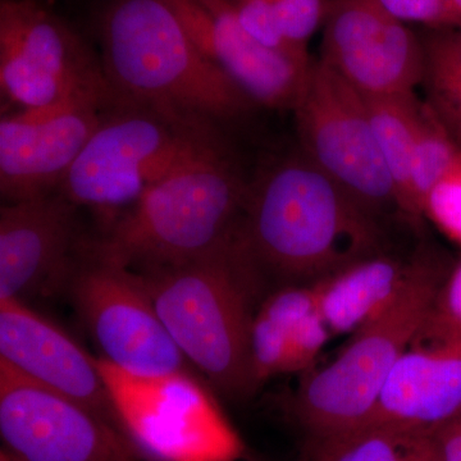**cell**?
Returning a JSON list of instances; mask_svg holds the SVG:
<instances>
[{
	"instance_id": "obj_10",
	"label": "cell",
	"mask_w": 461,
	"mask_h": 461,
	"mask_svg": "<svg viewBox=\"0 0 461 461\" xmlns=\"http://www.w3.org/2000/svg\"><path fill=\"white\" fill-rule=\"evenodd\" d=\"M67 287L103 359L148 377L189 372L138 273L93 256L84 245Z\"/></svg>"
},
{
	"instance_id": "obj_19",
	"label": "cell",
	"mask_w": 461,
	"mask_h": 461,
	"mask_svg": "<svg viewBox=\"0 0 461 461\" xmlns=\"http://www.w3.org/2000/svg\"><path fill=\"white\" fill-rule=\"evenodd\" d=\"M393 256L390 251L353 264L314 285L318 306L330 336L362 329L400 293L420 259Z\"/></svg>"
},
{
	"instance_id": "obj_30",
	"label": "cell",
	"mask_w": 461,
	"mask_h": 461,
	"mask_svg": "<svg viewBox=\"0 0 461 461\" xmlns=\"http://www.w3.org/2000/svg\"><path fill=\"white\" fill-rule=\"evenodd\" d=\"M2 461H16L14 459H12L11 456H9V455L5 454V453H2Z\"/></svg>"
},
{
	"instance_id": "obj_4",
	"label": "cell",
	"mask_w": 461,
	"mask_h": 461,
	"mask_svg": "<svg viewBox=\"0 0 461 461\" xmlns=\"http://www.w3.org/2000/svg\"><path fill=\"white\" fill-rule=\"evenodd\" d=\"M224 142L208 118L115 98L57 191L107 230L158 182Z\"/></svg>"
},
{
	"instance_id": "obj_18",
	"label": "cell",
	"mask_w": 461,
	"mask_h": 461,
	"mask_svg": "<svg viewBox=\"0 0 461 461\" xmlns=\"http://www.w3.org/2000/svg\"><path fill=\"white\" fill-rule=\"evenodd\" d=\"M330 338L314 285L278 288L264 300L251 323L256 384L260 387L282 373L308 371Z\"/></svg>"
},
{
	"instance_id": "obj_28",
	"label": "cell",
	"mask_w": 461,
	"mask_h": 461,
	"mask_svg": "<svg viewBox=\"0 0 461 461\" xmlns=\"http://www.w3.org/2000/svg\"><path fill=\"white\" fill-rule=\"evenodd\" d=\"M439 461H461V414L433 433Z\"/></svg>"
},
{
	"instance_id": "obj_5",
	"label": "cell",
	"mask_w": 461,
	"mask_h": 461,
	"mask_svg": "<svg viewBox=\"0 0 461 461\" xmlns=\"http://www.w3.org/2000/svg\"><path fill=\"white\" fill-rule=\"evenodd\" d=\"M138 275L187 362L230 399L250 396L258 388L251 359L256 314L251 306L262 285L239 238L202 259Z\"/></svg>"
},
{
	"instance_id": "obj_24",
	"label": "cell",
	"mask_w": 461,
	"mask_h": 461,
	"mask_svg": "<svg viewBox=\"0 0 461 461\" xmlns=\"http://www.w3.org/2000/svg\"><path fill=\"white\" fill-rule=\"evenodd\" d=\"M461 339V260L442 282L429 315L412 341L446 342Z\"/></svg>"
},
{
	"instance_id": "obj_23",
	"label": "cell",
	"mask_w": 461,
	"mask_h": 461,
	"mask_svg": "<svg viewBox=\"0 0 461 461\" xmlns=\"http://www.w3.org/2000/svg\"><path fill=\"white\" fill-rule=\"evenodd\" d=\"M460 154L459 145L423 102L411 169L412 205L418 217L424 215V202L429 191L453 168Z\"/></svg>"
},
{
	"instance_id": "obj_3",
	"label": "cell",
	"mask_w": 461,
	"mask_h": 461,
	"mask_svg": "<svg viewBox=\"0 0 461 461\" xmlns=\"http://www.w3.org/2000/svg\"><path fill=\"white\" fill-rule=\"evenodd\" d=\"M115 98L230 122L258 107L196 47L167 0H112L99 21Z\"/></svg>"
},
{
	"instance_id": "obj_15",
	"label": "cell",
	"mask_w": 461,
	"mask_h": 461,
	"mask_svg": "<svg viewBox=\"0 0 461 461\" xmlns=\"http://www.w3.org/2000/svg\"><path fill=\"white\" fill-rule=\"evenodd\" d=\"M113 103L5 114L0 121V193L5 202L56 193Z\"/></svg>"
},
{
	"instance_id": "obj_1",
	"label": "cell",
	"mask_w": 461,
	"mask_h": 461,
	"mask_svg": "<svg viewBox=\"0 0 461 461\" xmlns=\"http://www.w3.org/2000/svg\"><path fill=\"white\" fill-rule=\"evenodd\" d=\"M386 224L299 150L249 180L239 242L260 285L309 286L388 251Z\"/></svg>"
},
{
	"instance_id": "obj_13",
	"label": "cell",
	"mask_w": 461,
	"mask_h": 461,
	"mask_svg": "<svg viewBox=\"0 0 461 461\" xmlns=\"http://www.w3.org/2000/svg\"><path fill=\"white\" fill-rule=\"evenodd\" d=\"M78 206L62 194L5 203L0 209V300L67 287L83 254Z\"/></svg>"
},
{
	"instance_id": "obj_17",
	"label": "cell",
	"mask_w": 461,
	"mask_h": 461,
	"mask_svg": "<svg viewBox=\"0 0 461 461\" xmlns=\"http://www.w3.org/2000/svg\"><path fill=\"white\" fill-rule=\"evenodd\" d=\"M461 414V339L411 341L390 372L369 423L433 435Z\"/></svg>"
},
{
	"instance_id": "obj_12",
	"label": "cell",
	"mask_w": 461,
	"mask_h": 461,
	"mask_svg": "<svg viewBox=\"0 0 461 461\" xmlns=\"http://www.w3.org/2000/svg\"><path fill=\"white\" fill-rule=\"evenodd\" d=\"M321 62L363 96L415 93L423 77L420 36L363 0H326Z\"/></svg>"
},
{
	"instance_id": "obj_6",
	"label": "cell",
	"mask_w": 461,
	"mask_h": 461,
	"mask_svg": "<svg viewBox=\"0 0 461 461\" xmlns=\"http://www.w3.org/2000/svg\"><path fill=\"white\" fill-rule=\"evenodd\" d=\"M441 285L435 258L420 253L395 299L353 333L332 363L305 375L293 411L306 435L369 423L388 375L426 321Z\"/></svg>"
},
{
	"instance_id": "obj_2",
	"label": "cell",
	"mask_w": 461,
	"mask_h": 461,
	"mask_svg": "<svg viewBox=\"0 0 461 461\" xmlns=\"http://www.w3.org/2000/svg\"><path fill=\"white\" fill-rule=\"evenodd\" d=\"M249 180L230 142L182 167L145 194L87 251L145 273L202 259L239 235Z\"/></svg>"
},
{
	"instance_id": "obj_26",
	"label": "cell",
	"mask_w": 461,
	"mask_h": 461,
	"mask_svg": "<svg viewBox=\"0 0 461 461\" xmlns=\"http://www.w3.org/2000/svg\"><path fill=\"white\" fill-rule=\"evenodd\" d=\"M423 214L461 245V154L424 202Z\"/></svg>"
},
{
	"instance_id": "obj_11",
	"label": "cell",
	"mask_w": 461,
	"mask_h": 461,
	"mask_svg": "<svg viewBox=\"0 0 461 461\" xmlns=\"http://www.w3.org/2000/svg\"><path fill=\"white\" fill-rule=\"evenodd\" d=\"M2 453L16 461H139L117 427L0 362Z\"/></svg>"
},
{
	"instance_id": "obj_9",
	"label": "cell",
	"mask_w": 461,
	"mask_h": 461,
	"mask_svg": "<svg viewBox=\"0 0 461 461\" xmlns=\"http://www.w3.org/2000/svg\"><path fill=\"white\" fill-rule=\"evenodd\" d=\"M293 112L304 156L373 217L408 222L362 94L314 60Z\"/></svg>"
},
{
	"instance_id": "obj_21",
	"label": "cell",
	"mask_w": 461,
	"mask_h": 461,
	"mask_svg": "<svg viewBox=\"0 0 461 461\" xmlns=\"http://www.w3.org/2000/svg\"><path fill=\"white\" fill-rule=\"evenodd\" d=\"M363 98L388 171L395 182L403 215L417 226L420 218L412 205L411 169L423 102L415 93Z\"/></svg>"
},
{
	"instance_id": "obj_29",
	"label": "cell",
	"mask_w": 461,
	"mask_h": 461,
	"mask_svg": "<svg viewBox=\"0 0 461 461\" xmlns=\"http://www.w3.org/2000/svg\"><path fill=\"white\" fill-rule=\"evenodd\" d=\"M446 29L461 32V0H446Z\"/></svg>"
},
{
	"instance_id": "obj_22",
	"label": "cell",
	"mask_w": 461,
	"mask_h": 461,
	"mask_svg": "<svg viewBox=\"0 0 461 461\" xmlns=\"http://www.w3.org/2000/svg\"><path fill=\"white\" fill-rule=\"evenodd\" d=\"M420 38L424 103L461 148V32L429 29Z\"/></svg>"
},
{
	"instance_id": "obj_16",
	"label": "cell",
	"mask_w": 461,
	"mask_h": 461,
	"mask_svg": "<svg viewBox=\"0 0 461 461\" xmlns=\"http://www.w3.org/2000/svg\"><path fill=\"white\" fill-rule=\"evenodd\" d=\"M0 362L83 403L118 429L98 359L25 303L0 300Z\"/></svg>"
},
{
	"instance_id": "obj_20",
	"label": "cell",
	"mask_w": 461,
	"mask_h": 461,
	"mask_svg": "<svg viewBox=\"0 0 461 461\" xmlns=\"http://www.w3.org/2000/svg\"><path fill=\"white\" fill-rule=\"evenodd\" d=\"M302 461H439L429 433L390 424L306 435Z\"/></svg>"
},
{
	"instance_id": "obj_25",
	"label": "cell",
	"mask_w": 461,
	"mask_h": 461,
	"mask_svg": "<svg viewBox=\"0 0 461 461\" xmlns=\"http://www.w3.org/2000/svg\"><path fill=\"white\" fill-rule=\"evenodd\" d=\"M285 41L300 53H308V41L323 23L326 0H269Z\"/></svg>"
},
{
	"instance_id": "obj_14",
	"label": "cell",
	"mask_w": 461,
	"mask_h": 461,
	"mask_svg": "<svg viewBox=\"0 0 461 461\" xmlns=\"http://www.w3.org/2000/svg\"><path fill=\"white\" fill-rule=\"evenodd\" d=\"M199 50L260 107L295 108L314 60L273 50L244 29L226 0H167Z\"/></svg>"
},
{
	"instance_id": "obj_8",
	"label": "cell",
	"mask_w": 461,
	"mask_h": 461,
	"mask_svg": "<svg viewBox=\"0 0 461 461\" xmlns=\"http://www.w3.org/2000/svg\"><path fill=\"white\" fill-rule=\"evenodd\" d=\"M0 90L17 112L115 100L102 60L36 0L0 2Z\"/></svg>"
},
{
	"instance_id": "obj_7",
	"label": "cell",
	"mask_w": 461,
	"mask_h": 461,
	"mask_svg": "<svg viewBox=\"0 0 461 461\" xmlns=\"http://www.w3.org/2000/svg\"><path fill=\"white\" fill-rule=\"evenodd\" d=\"M118 429L150 461H240L244 445L191 372L132 375L99 357Z\"/></svg>"
},
{
	"instance_id": "obj_27",
	"label": "cell",
	"mask_w": 461,
	"mask_h": 461,
	"mask_svg": "<svg viewBox=\"0 0 461 461\" xmlns=\"http://www.w3.org/2000/svg\"><path fill=\"white\" fill-rule=\"evenodd\" d=\"M402 23L446 29V0H363Z\"/></svg>"
}]
</instances>
